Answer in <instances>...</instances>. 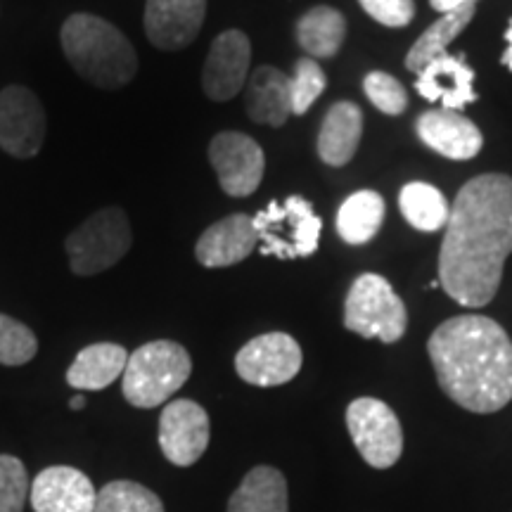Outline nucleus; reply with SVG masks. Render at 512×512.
<instances>
[{
  "mask_svg": "<svg viewBox=\"0 0 512 512\" xmlns=\"http://www.w3.org/2000/svg\"><path fill=\"white\" fill-rule=\"evenodd\" d=\"M512 254V178L484 174L460 188L439 252V285L465 309L496 297Z\"/></svg>",
  "mask_w": 512,
  "mask_h": 512,
  "instance_id": "obj_1",
  "label": "nucleus"
},
{
  "mask_svg": "<svg viewBox=\"0 0 512 512\" xmlns=\"http://www.w3.org/2000/svg\"><path fill=\"white\" fill-rule=\"evenodd\" d=\"M427 354L439 387L470 413H496L512 401V342L494 318H448L432 332Z\"/></svg>",
  "mask_w": 512,
  "mask_h": 512,
  "instance_id": "obj_2",
  "label": "nucleus"
},
{
  "mask_svg": "<svg viewBox=\"0 0 512 512\" xmlns=\"http://www.w3.org/2000/svg\"><path fill=\"white\" fill-rule=\"evenodd\" d=\"M60 41L74 72L98 88H124L138 72L131 41L98 15L76 12L62 24Z\"/></svg>",
  "mask_w": 512,
  "mask_h": 512,
  "instance_id": "obj_3",
  "label": "nucleus"
},
{
  "mask_svg": "<svg viewBox=\"0 0 512 512\" xmlns=\"http://www.w3.org/2000/svg\"><path fill=\"white\" fill-rule=\"evenodd\" d=\"M192 361L188 349L171 339H157L128 354L121 382L124 399L136 408H157L188 382Z\"/></svg>",
  "mask_w": 512,
  "mask_h": 512,
  "instance_id": "obj_4",
  "label": "nucleus"
},
{
  "mask_svg": "<svg viewBox=\"0 0 512 512\" xmlns=\"http://www.w3.org/2000/svg\"><path fill=\"white\" fill-rule=\"evenodd\" d=\"M344 328L366 339L394 344L406 335L408 311L387 278L358 275L344 302Z\"/></svg>",
  "mask_w": 512,
  "mask_h": 512,
  "instance_id": "obj_5",
  "label": "nucleus"
},
{
  "mask_svg": "<svg viewBox=\"0 0 512 512\" xmlns=\"http://www.w3.org/2000/svg\"><path fill=\"white\" fill-rule=\"evenodd\" d=\"M254 226L259 233L261 254L302 259L318 249L323 221L306 197L292 195L283 204L278 200L268 202V207L254 216Z\"/></svg>",
  "mask_w": 512,
  "mask_h": 512,
  "instance_id": "obj_6",
  "label": "nucleus"
},
{
  "mask_svg": "<svg viewBox=\"0 0 512 512\" xmlns=\"http://www.w3.org/2000/svg\"><path fill=\"white\" fill-rule=\"evenodd\" d=\"M133 245L131 223L124 209L107 207L95 211L67 238L69 266L76 275L107 271L128 254Z\"/></svg>",
  "mask_w": 512,
  "mask_h": 512,
  "instance_id": "obj_7",
  "label": "nucleus"
},
{
  "mask_svg": "<svg viewBox=\"0 0 512 512\" xmlns=\"http://www.w3.org/2000/svg\"><path fill=\"white\" fill-rule=\"evenodd\" d=\"M347 427L351 441L375 470H387L399 463L403 453V430L396 413L380 399H361L351 401L347 408Z\"/></svg>",
  "mask_w": 512,
  "mask_h": 512,
  "instance_id": "obj_8",
  "label": "nucleus"
},
{
  "mask_svg": "<svg viewBox=\"0 0 512 512\" xmlns=\"http://www.w3.org/2000/svg\"><path fill=\"white\" fill-rule=\"evenodd\" d=\"M304 356L297 339L285 332H266L254 337L235 356V370L254 387H278L297 377Z\"/></svg>",
  "mask_w": 512,
  "mask_h": 512,
  "instance_id": "obj_9",
  "label": "nucleus"
},
{
  "mask_svg": "<svg viewBox=\"0 0 512 512\" xmlns=\"http://www.w3.org/2000/svg\"><path fill=\"white\" fill-rule=\"evenodd\" d=\"M46 110L36 93L24 86H8L0 93V150L17 159H31L46 140Z\"/></svg>",
  "mask_w": 512,
  "mask_h": 512,
  "instance_id": "obj_10",
  "label": "nucleus"
},
{
  "mask_svg": "<svg viewBox=\"0 0 512 512\" xmlns=\"http://www.w3.org/2000/svg\"><path fill=\"white\" fill-rule=\"evenodd\" d=\"M209 162L219 176L221 190L230 197H249L264 181V150L245 133H219L209 145Z\"/></svg>",
  "mask_w": 512,
  "mask_h": 512,
  "instance_id": "obj_11",
  "label": "nucleus"
},
{
  "mask_svg": "<svg viewBox=\"0 0 512 512\" xmlns=\"http://www.w3.org/2000/svg\"><path fill=\"white\" fill-rule=\"evenodd\" d=\"M209 415L190 399L169 401L159 418V446L169 463L190 467L209 446Z\"/></svg>",
  "mask_w": 512,
  "mask_h": 512,
  "instance_id": "obj_12",
  "label": "nucleus"
},
{
  "mask_svg": "<svg viewBox=\"0 0 512 512\" xmlns=\"http://www.w3.org/2000/svg\"><path fill=\"white\" fill-rule=\"evenodd\" d=\"M252 43L240 29H228L214 38L202 69V88L216 102L233 100L247 83Z\"/></svg>",
  "mask_w": 512,
  "mask_h": 512,
  "instance_id": "obj_13",
  "label": "nucleus"
},
{
  "mask_svg": "<svg viewBox=\"0 0 512 512\" xmlns=\"http://www.w3.org/2000/svg\"><path fill=\"white\" fill-rule=\"evenodd\" d=\"M207 0H147L145 34L159 50H183L200 36Z\"/></svg>",
  "mask_w": 512,
  "mask_h": 512,
  "instance_id": "obj_14",
  "label": "nucleus"
},
{
  "mask_svg": "<svg viewBox=\"0 0 512 512\" xmlns=\"http://www.w3.org/2000/svg\"><path fill=\"white\" fill-rule=\"evenodd\" d=\"M98 491L81 470L67 465L46 467L31 484L29 501L36 512H93Z\"/></svg>",
  "mask_w": 512,
  "mask_h": 512,
  "instance_id": "obj_15",
  "label": "nucleus"
},
{
  "mask_svg": "<svg viewBox=\"0 0 512 512\" xmlns=\"http://www.w3.org/2000/svg\"><path fill=\"white\" fill-rule=\"evenodd\" d=\"M259 245L254 216L230 214L202 233L195 245V256L207 268H226L245 261Z\"/></svg>",
  "mask_w": 512,
  "mask_h": 512,
  "instance_id": "obj_16",
  "label": "nucleus"
},
{
  "mask_svg": "<svg viewBox=\"0 0 512 512\" xmlns=\"http://www.w3.org/2000/svg\"><path fill=\"white\" fill-rule=\"evenodd\" d=\"M415 128L422 143L446 159L465 162L482 152V131L460 112L430 110L422 114Z\"/></svg>",
  "mask_w": 512,
  "mask_h": 512,
  "instance_id": "obj_17",
  "label": "nucleus"
},
{
  "mask_svg": "<svg viewBox=\"0 0 512 512\" xmlns=\"http://www.w3.org/2000/svg\"><path fill=\"white\" fill-rule=\"evenodd\" d=\"M472 83H475V72L467 67L465 57L444 55L422 69L415 81V91L430 102L441 100L444 110L460 112L477 100Z\"/></svg>",
  "mask_w": 512,
  "mask_h": 512,
  "instance_id": "obj_18",
  "label": "nucleus"
},
{
  "mask_svg": "<svg viewBox=\"0 0 512 512\" xmlns=\"http://www.w3.org/2000/svg\"><path fill=\"white\" fill-rule=\"evenodd\" d=\"M363 136V112L354 102H335L325 114L318 133V157L330 166H344L354 159Z\"/></svg>",
  "mask_w": 512,
  "mask_h": 512,
  "instance_id": "obj_19",
  "label": "nucleus"
},
{
  "mask_svg": "<svg viewBox=\"0 0 512 512\" xmlns=\"http://www.w3.org/2000/svg\"><path fill=\"white\" fill-rule=\"evenodd\" d=\"M247 114L256 124L283 126L292 117V81L275 67H259L249 76Z\"/></svg>",
  "mask_w": 512,
  "mask_h": 512,
  "instance_id": "obj_20",
  "label": "nucleus"
},
{
  "mask_svg": "<svg viewBox=\"0 0 512 512\" xmlns=\"http://www.w3.org/2000/svg\"><path fill=\"white\" fill-rule=\"evenodd\" d=\"M128 351L121 344L98 342L81 349L67 370V382L81 392H100L124 375Z\"/></svg>",
  "mask_w": 512,
  "mask_h": 512,
  "instance_id": "obj_21",
  "label": "nucleus"
},
{
  "mask_svg": "<svg viewBox=\"0 0 512 512\" xmlns=\"http://www.w3.org/2000/svg\"><path fill=\"white\" fill-rule=\"evenodd\" d=\"M228 512H290L287 482L275 467H252L228 501Z\"/></svg>",
  "mask_w": 512,
  "mask_h": 512,
  "instance_id": "obj_22",
  "label": "nucleus"
},
{
  "mask_svg": "<svg viewBox=\"0 0 512 512\" xmlns=\"http://www.w3.org/2000/svg\"><path fill=\"white\" fill-rule=\"evenodd\" d=\"M477 12V3L463 5V8L453 10V12H444L432 27H427L425 34H422L418 41L413 43V48L408 50L406 55V69L408 72H422L427 64L437 60V57L448 55L446 48L451 46L456 38L463 34L467 24L475 19Z\"/></svg>",
  "mask_w": 512,
  "mask_h": 512,
  "instance_id": "obj_23",
  "label": "nucleus"
},
{
  "mask_svg": "<svg viewBox=\"0 0 512 512\" xmlns=\"http://www.w3.org/2000/svg\"><path fill=\"white\" fill-rule=\"evenodd\" d=\"M347 38V19L330 5L311 8L297 22V43L309 57H335Z\"/></svg>",
  "mask_w": 512,
  "mask_h": 512,
  "instance_id": "obj_24",
  "label": "nucleus"
},
{
  "mask_svg": "<svg viewBox=\"0 0 512 512\" xmlns=\"http://www.w3.org/2000/svg\"><path fill=\"white\" fill-rule=\"evenodd\" d=\"M384 221V200L373 190H361L347 197L337 211V233L349 245H366L380 233Z\"/></svg>",
  "mask_w": 512,
  "mask_h": 512,
  "instance_id": "obj_25",
  "label": "nucleus"
},
{
  "mask_svg": "<svg viewBox=\"0 0 512 512\" xmlns=\"http://www.w3.org/2000/svg\"><path fill=\"white\" fill-rule=\"evenodd\" d=\"M399 207L403 219L411 223L413 228L422 230V233H434V230L446 228L448 219H451V209H448L444 192L430 183L415 181L403 185Z\"/></svg>",
  "mask_w": 512,
  "mask_h": 512,
  "instance_id": "obj_26",
  "label": "nucleus"
},
{
  "mask_svg": "<svg viewBox=\"0 0 512 512\" xmlns=\"http://www.w3.org/2000/svg\"><path fill=\"white\" fill-rule=\"evenodd\" d=\"M93 512H164V503L147 486L119 479L98 491Z\"/></svg>",
  "mask_w": 512,
  "mask_h": 512,
  "instance_id": "obj_27",
  "label": "nucleus"
},
{
  "mask_svg": "<svg viewBox=\"0 0 512 512\" xmlns=\"http://www.w3.org/2000/svg\"><path fill=\"white\" fill-rule=\"evenodd\" d=\"M38 351V339L27 325L0 313V363L24 366Z\"/></svg>",
  "mask_w": 512,
  "mask_h": 512,
  "instance_id": "obj_28",
  "label": "nucleus"
},
{
  "mask_svg": "<svg viewBox=\"0 0 512 512\" xmlns=\"http://www.w3.org/2000/svg\"><path fill=\"white\" fill-rule=\"evenodd\" d=\"M292 81V114L302 117L311 110V105L323 95L328 79L325 72L320 69V64L313 57H302L294 64V74L290 76Z\"/></svg>",
  "mask_w": 512,
  "mask_h": 512,
  "instance_id": "obj_29",
  "label": "nucleus"
},
{
  "mask_svg": "<svg viewBox=\"0 0 512 512\" xmlns=\"http://www.w3.org/2000/svg\"><path fill=\"white\" fill-rule=\"evenodd\" d=\"M29 491V475L22 460L0 456V512H24Z\"/></svg>",
  "mask_w": 512,
  "mask_h": 512,
  "instance_id": "obj_30",
  "label": "nucleus"
},
{
  "mask_svg": "<svg viewBox=\"0 0 512 512\" xmlns=\"http://www.w3.org/2000/svg\"><path fill=\"white\" fill-rule=\"evenodd\" d=\"M363 91H366L368 100L373 102L377 110L396 117L403 114L408 107V93L399 79H394L387 72H370L363 81Z\"/></svg>",
  "mask_w": 512,
  "mask_h": 512,
  "instance_id": "obj_31",
  "label": "nucleus"
},
{
  "mask_svg": "<svg viewBox=\"0 0 512 512\" xmlns=\"http://www.w3.org/2000/svg\"><path fill=\"white\" fill-rule=\"evenodd\" d=\"M358 3L375 22L389 29L408 27L415 17L413 0H358Z\"/></svg>",
  "mask_w": 512,
  "mask_h": 512,
  "instance_id": "obj_32",
  "label": "nucleus"
},
{
  "mask_svg": "<svg viewBox=\"0 0 512 512\" xmlns=\"http://www.w3.org/2000/svg\"><path fill=\"white\" fill-rule=\"evenodd\" d=\"M470 3H477V0H430L432 8L441 12V15H444V12H453V10L463 8V5H470Z\"/></svg>",
  "mask_w": 512,
  "mask_h": 512,
  "instance_id": "obj_33",
  "label": "nucleus"
},
{
  "mask_svg": "<svg viewBox=\"0 0 512 512\" xmlns=\"http://www.w3.org/2000/svg\"><path fill=\"white\" fill-rule=\"evenodd\" d=\"M505 41H508V50H505L503 53V57H501V62L505 64V67L510 69L512 72V22H510V27H508V31H505Z\"/></svg>",
  "mask_w": 512,
  "mask_h": 512,
  "instance_id": "obj_34",
  "label": "nucleus"
},
{
  "mask_svg": "<svg viewBox=\"0 0 512 512\" xmlns=\"http://www.w3.org/2000/svg\"><path fill=\"white\" fill-rule=\"evenodd\" d=\"M83 406H86V399H83L81 394H79V396H74V399L69 401V408H74V411H81Z\"/></svg>",
  "mask_w": 512,
  "mask_h": 512,
  "instance_id": "obj_35",
  "label": "nucleus"
}]
</instances>
